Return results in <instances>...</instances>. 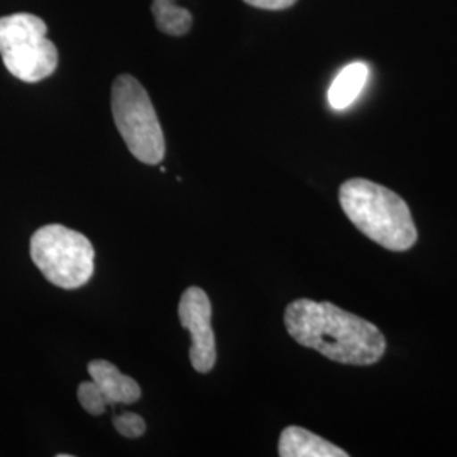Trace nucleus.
<instances>
[{"mask_svg": "<svg viewBox=\"0 0 457 457\" xmlns=\"http://www.w3.org/2000/svg\"><path fill=\"white\" fill-rule=\"evenodd\" d=\"M285 327L295 343L341 364L370 366L381 360L386 349L378 327L330 302L295 300L285 311Z\"/></svg>", "mask_w": 457, "mask_h": 457, "instance_id": "1", "label": "nucleus"}, {"mask_svg": "<svg viewBox=\"0 0 457 457\" xmlns=\"http://www.w3.org/2000/svg\"><path fill=\"white\" fill-rule=\"evenodd\" d=\"M339 200L349 220L364 236L390 251H407L417 243L409 205L390 188L364 179L343 183Z\"/></svg>", "mask_w": 457, "mask_h": 457, "instance_id": "2", "label": "nucleus"}, {"mask_svg": "<svg viewBox=\"0 0 457 457\" xmlns=\"http://www.w3.org/2000/svg\"><path fill=\"white\" fill-rule=\"evenodd\" d=\"M112 115L132 156L145 164L163 162L164 134L146 88L132 75H119L112 83Z\"/></svg>", "mask_w": 457, "mask_h": 457, "instance_id": "3", "label": "nucleus"}, {"mask_svg": "<svg viewBox=\"0 0 457 457\" xmlns=\"http://www.w3.org/2000/svg\"><path fill=\"white\" fill-rule=\"evenodd\" d=\"M31 258L43 277L63 290L80 288L94 275V245L82 232L62 224L34 232Z\"/></svg>", "mask_w": 457, "mask_h": 457, "instance_id": "4", "label": "nucleus"}, {"mask_svg": "<svg viewBox=\"0 0 457 457\" xmlns=\"http://www.w3.org/2000/svg\"><path fill=\"white\" fill-rule=\"evenodd\" d=\"M179 319L192 336L190 362L198 373H211L217 361L212 330V303L198 287L187 288L180 298Z\"/></svg>", "mask_w": 457, "mask_h": 457, "instance_id": "5", "label": "nucleus"}, {"mask_svg": "<svg viewBox=\"0 0 457 457\" xmlns=\"http://www.w3.org/2000/svg\"><path fill=\"white\" fill-rule=\"evenodd\" d=\"M2 62L21 82L37 83L54 73L58 49L46 36H29L2 49Z\"/></svg>", "mask_w": 457, "mask_h": 457, "instance_id": "6", "label": "nucleus"}, {"mask_svg": "<svg viewBox=\"0 0 457 457\" xmlns=\"http://www.w3.org/2000/svg\"><path fill=\"white\" fill-rule=\"evenodd\" d=\"M88 375L102 388L111 405H131L141 398V386L131 376L122 375L119 368L105 360L88 362Z\"/></svg>", "mask_w": 457, "mask_h": 457, "instance_id": "7", "label": "nucleus"}, {"mask_svg": "<svg viewBox=\"0 0 457 457\" xmlns=\"http://www.w3.org/2000/svg\"><path fill=\"white\" fill-rule=\"evenodd\" d=\"M278 454L281 457H347L341 447L322 439L302 427H287L278 444Z\"/></svg>", "mask_w": 457, "mask_h": 457, "instance_id": "8", "label": "nucleus"}, {"mask_svg": "<svg viewBox=\"0 0 457 457\" xmlns=\"http://www.w3.org/2000/svg\"><path fill=\"white\" fill-rule=\"evenodd\" d=\"M370 77V68L362 62H354L351 65L344 66L339 75L328 88V104L336 111H344L354 104L360 97L364 85Z\"/></svg>", "mask_w": 457, "mask_h": 457, "instance_id": "9", "label": "nucleus"}, {"mask_svg": "<svg viewBox=\"0 0 457 457\" xmlns=\"http://www.w3.org/2000/svg\"><path fill=\"white\" fill-rule=\"evenodd\" d=\"M48 26L41 17L17 12L11 16L0 17V51L19 39L29 36H46Z\"/></svg>", "mask_w": 457, "mask_h": 457, "instance_id": "10", "label": "nucleus"}, {"mask_svg": "<svg viewBox=\"0 0 457 457\" xmlns=\"http://www.w3.org/2000/svg\"><path fill=\"white\" fill-rule=\"evenodd\" d=\"M151 12L156 28L170 36H183L192 29L194 17L188 9L179 7L175 0H153Z\"/></svg>", "mask_w": 457, "mask_h": 457, "instance_id": "11", "label": "nucleus"}, {"mask_svg": "<svg viewBox=\"0 0 457 457\" xmlns=\"http://www.w3.org/2000/svg\"><path fill=\"white\" fill-rule=\"evenodd\" d=\"M79 402L82 405L85 411H88L90 415H102L107 407L111 405L107 396L102 392V388L98 386L94 379L90 381H83L79 386Z\"/></svg>", "mask_w": 457, "mask_h": 457, "instance_id": "12", "label": "nucleus"}, {"mask_svg": "<svg viewBox=\"0 0 457 457\" xmlns=\"http://www.w3.org/2000/svg\"><path fill=\"white\" fill-rule=\"evenodd\" d=\"M115 430L122 436V437H129V439H137L141 436H145L146 432V422L143 417H139L134 411H124L120 415H115L114 420Z\"/></svg>", "mask_w": 457, "mask_h": 457, "instance_id": "13", "label": "nucleus"}, {"mask_svg": "<svg viewBox=\"0 0 457 457\" xmlns=\"http://www.w3.org/2000/svg\"><path fill=\"white\" fill-rule=\"evenodd\" d=\"M245 4L258 7V9H266V11H281L292 7L296 0H245Z\"/></svg>", "mask_w": 457, "mask_h": 457, "instance_id": "14", "label": "nucleus"}]
</instances>
